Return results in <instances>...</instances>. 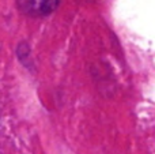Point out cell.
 <instances>
[{
    "instance_id": "1",
    "label": "cell",
    "mask_w": 155,
    "mask_h": 154,
    "mask_svg": "<svg viewBox=\"0 0 155 154\" xmlns=\"http://www.w3.org/2000/svg\"><path fill=\"white\" fill-rule=\"evenodd\" d=\"M60 0H16L19 11L27 16H45L57 8Z\"/></svg>"
}]
</instances>
